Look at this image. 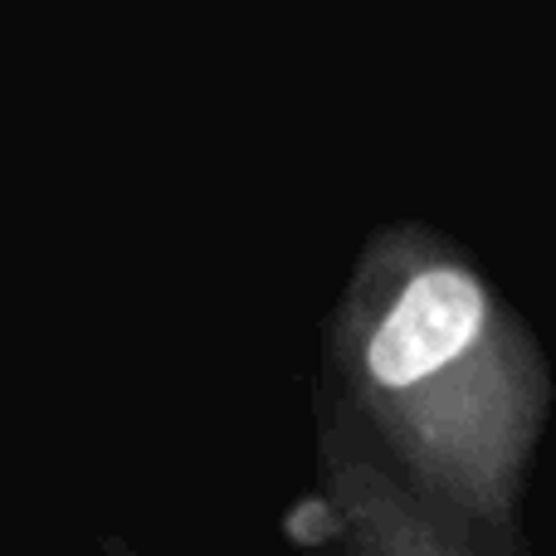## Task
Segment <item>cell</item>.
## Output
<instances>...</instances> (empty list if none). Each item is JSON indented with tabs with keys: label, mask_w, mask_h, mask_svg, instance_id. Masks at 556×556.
Here are the masks:
<instances>
[{
	"label": "cell",
	"mask_w": 556,
	"mask_h": 556,
	"mask_svg": "<svg viewBox=\"0 0 556 556\" xmlns=\"http://www.w3.org/2000/svg\"><path fill=\"white\" fill-rule=\"evenodd\" d=\"M556 371L532 317L459 235L395 215L362 235L317 337L313 430L352 444L469 556H532Z\"/></svg>",
	"instance_id": "cell-1"
},
{
	"label": "cell",
	"mask_w": 556,
	"mask_h": 556,
	"mask_svg": "<svg viewBox=\"0 0 556 556\" xmlns=\"http://www.w3.org/2000/svg\"><path fill=\"white\" fill-rule=\"evenodd\" d=\"M293 556H469L352 444L313 434V483L278 518Z\"/></svg>",
	"instance_id": "cell-2"
},
{
	"label": "cell",
	"mask_w": 556,
	"mask_h": 556,
	"mask_svg": "<svg viewBox=\"0 0 556 556\" xmlns=\"http://www.w3.org/2000/svg\"><path fill=\"white\" fill-rule=\"evenodd\" d=\"M103 556H152V552L132 547V542H123V538H103Z\"/></svg>",
	"instance_id": "cell-3"
}]
</instances>
